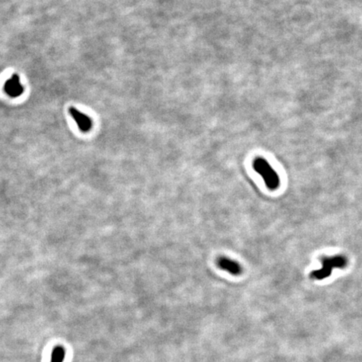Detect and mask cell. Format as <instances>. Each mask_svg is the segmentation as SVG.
<instances>
[{"mask_svg": "<svg viewBox=\"0 0 362 362\" xmlns=\"http://www.w3.org/2000/svg\"><path fill=\"white\" fill-rule=\"evenodd\" d=\"M322 267L314 270L310 274V278L314 280H323L331 275L333 269H343L347 266L348 260L344 255L324 256L321 259Z\"/></svg>", "mask_w": 362, "mask_h": 362, "instance_id": "cell-1", "label": "cell"}, {"mask_svg": "<svg viewBox=\"0 0 362 362\" xmlns=\"http://www.w3.org/2000/svg\"><path fill=\"white\" fill-rule=\"evenodd\" d=\"M252 167L256 173H258L263 178L266 187L275 191L280 186V178L276 171L270 165V163L263 158H256L254 159Z\"/></svg>", "mask_w": 362, "mask_h": 362, "instance_id": "cell-2", "label": "cell"}, {"mask_svg": "<svg viewBox=\"0 0 362 362\" xmlns=\"http://www.w3.org/2000/svg\"><path fill=\"white\" fill-rule=\"evenodd\" d=\"M4 89L5 93L11 98H18L24 93V86L20 82V77L16 73L13 74L12 76L5 81Z\"/></svg>", "mask_w": 362, "mask_h": 362, "instance_id": "cell-3", "label": "cell"}, {"mask_svg": "<svg viewBox=\"0 0 362 362\" xmlns=\"http://www.w3.org/2000/svg\"><path fill=\"white\" fill-rule=\"evenodd\" d=\"M69 113L70 116L72 117L73 119L75 121V123L77 124L78 128H80V130L83 133H86L88 131L90 130V128L93 127V122L88 116L85 115L84 113H80V111H78L76 108H70Z\"/></svg>", "mask_w": 362, "mask_h": 362, "instance_id": "cell-4", "label": "cell"}, {"mask_svg": "<svg viewBox=\"0 0 362 362\" xmlns=\"http://www.w3.org/2000/svg\"><path fill=\"white\" fill-rule=\"evenodd\" d=\"M217 265L220 268L233 275H239L242 272L241 265L237 261L225 256H221L217 259Z\"/></svg>", "mask_w": 362, "mask_h": 362, "instance_id": "cell-5", "label": "cell"}, {"mask_svg": "<svg viewBox=\"0 0 362 362\" xmlns=\"http://www.w3.org/2000/svg\"><path fill=\"white\" fill-rule=\"evenodd\" d=\"M65 351L64 347L57 345L51 352L50 362H63L65 359Z\"/></svg>", "mask_w": 362, "mask_h": 362, "instance_id": "cell-6", "label": "cell"}]
</instances>
